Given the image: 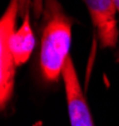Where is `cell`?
Returning a JSON list of instances; mask_svg holds the SVG:
<instances>
[{
    "instance_id": "1",
    "label": "cell",
    "mask_w": 119,
    "mask_h": 126,
    "mask_svg": "<svg viewBox=\"0 0 119 126\" xmlns=\"http://www.w3.org/2000/svg\"><path fill=\"white\" fill-rule=\"evenodd\" d=\"M73 19L64 12L58 0H44L43 33L39 64L47 82H57L69 57Z\"/></svg>"
},
{
    "instance_id": "2",
    "label": "cell",
    "mask_w": 119,
    "mask_h": 126,
    "mask_svg": "<svg viewBox=\"0 0 119 126\" xmlns=\"http://www.w3.org/2000/svg\"><path fill=\"white\" fill-rule=\"evenodd\" d=\"M19 14L18 0H12L0 19V106L5 109L14 91L15 61L10 49V38L15 32Z\"/></svg>"
},
{
    "instance_id": "3",
    "label": "cell",
    "mask_w": 119,
    "mask_h": 126,
    "mask_svg": "<svg viewBox=\"0 0 119 126\" xmlns=\"http://www.w3.org/2000/svg\"><path fill=\"white\" fill-rule=\"evenodd\" d=\"M63 79L65 85L67 105L71 126H94L89 106L85 101L79 78L75 72L73 61L68 57L63 69Z\"/></svg>"
},
{
    "instance_id": "4",
    "label": "cell",
    "mask_w": 119,
    "mask_h": 126,
    "mask_svg": "<svg viewBox=\"0 0 119 126\" xmlns=\"http://www.w3.org/2000/svg\"><path fill=\"white\" fill-rule=\"evenodd\" d=\"M92 22L98 33L102 48L115 47L119 32L115 20V8L112 0H84Z\"/></svg>"
},
{
    "instance_id": "5",
    "label": "cell",
    "mask_w": 119,
    "mask_h": 126,
    "mask_svg": "<svg viewBox=\"0 0 119 126\" xmlns=\"http://www.w3.org/2000/svg\"><path fill=\"white\" fill-rule=\"evenodd\" d=\"M35 47V37L30 24L29 10L25 13L21 24L10 38V49L16 66H21L30 58Z\"/></svg>"
},
{
    "instance_id": "6",
    "label": "cell",
    "mask_w": 119,
    "mask_h": 126,
    "mask_svg": "<svg viewBox=\"0 0 119 126\" xmlns=\"http://www.w3.org/2000/svg\"><path fill=\"white\" fill-rule=\"evenodd\" d=\"M43 10H44V0H33V13H34V19L38 20L41 18Z\"/></svg>"
},
{
    "instance_id": "7",
    "label": "cell",
    "mask_w": 119,
    "mask_h": 126,
    "mask_svg": "<svg viewBox=\"0 0 119 126\" xmlns=\"http://www.w3.org/2000/svg\"><path fill=\"white\" fill-rule=\"evenodd\" d=\"M18 4H19V14L20 15H25V13L29 10V0H18Z\"/></svg>"
},
{
    "instance_id": "8",
    "label": "cell",
    "mask_w": 119,
    "mask_h": 126,
    "mask_svg": "<svg viewBox=\"0 0 119 126\" xmlns=\"http://www.w3.org/2000/svg\"><path fill=\"white\" fill-rule=\"evenodd\" d=\"M113 1V4H114V8H115V10L119 13V0H112Z\"/></svg>"
},
{
    "instance_id": "9",
    "label": "cell",
    "mask_w": 119,
    "mask_h": 126,
    "mask_svg": "<svg viewBox=\"0 0 119 126\" xmlns=\"http://www.w3.org/2000/svg\"><path fill=\"white\" fill-rule=\"evenodd\" d=\"M34 126H41V122H38V124H35Z\"/></svg>"
},
{
    "instance_id": "10",
    "label": "cell",
    "mask_w": 119,
    "mask_h": 126,
    "mask_svg": "<svg viewBox=\"0 0 119 126\" xmlns=\"http://www.w3.org/2000/svg\"><path fill=\"white\" fill-rule=\"evenodd\" d=\"M117 61L119 62V52H118V54H117Z\"/></svg>"
}]
</instances>
